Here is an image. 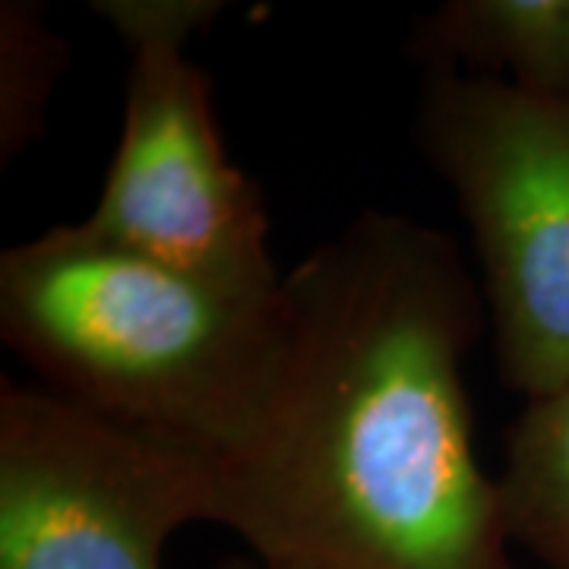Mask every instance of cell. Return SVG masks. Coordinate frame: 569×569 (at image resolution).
<instances>
[{
	"label": "cell",
	"mask_w": 569,
	"mask_h": 569,
	"mask_svg": "<svg viewBox=\"0 0 569 569\" xmlns=\"http://www.w3.org/2000/svg\"><path fill=\"white\" fill-rule=\"evenodd\" d=\"M488 326L452 238L367 209L282 276L212 522L266 569H516L462 367Z\"/></svg>",
	"instance_id": "1"
},
{
	"label": "cell",
	"mask_w": 569,
	"mask_h": 569,
	"mask_svg": "<svg viewBox=\"0 0 569 569\" xmlns=\"http://www.w3.org/2000/svg\"><path fill=\"white\" fill-rule=\"evenodd\" d=\"M415 146L471 231L500 380L529 402L569 387V108L425 70Z\"/></svg>",
	"instance_id": "4"
},
{
	"label": "cell",
	"mask_w": 569,
	"mask_h": 569,
	"mask_svg": "<svg viewBox=\"0 0 569 569\" xmlns=\"http://www.w3.org/2000/svg\"><path fill=\"white\" fill-rule=\"evenodd\" d=\"M279 291L238 298L58 224L0 253V339L44 389L219 456L253 408Z\"/></svg>",
	"instance_id": "2"
},
{
	"label": "cell",
	"mask_w": 569,
	"mask_h": 569,
	"mask_svg": "<svg viewBox=\"0 0 569 569\" xmlns=\"http://www.w3.org/2000/svg\"><path fill=\"white\" fill-rule=\"evenodd\" d=\"M212 512L209 452L0 383V569H162L171 535Z\"/></svg>",
	"instance_id": "5"
},
{
	"label": "cell",
	"mask_w": 569,
	"mask_h": 569,
	"mask_svg": "<svg viewBox=\"0 0 569 569\" xmlns=\"http://www.w3.org/2000/svg\"><path fill=\"white\" fill-rule=\"evenodd\" d=\"M67 63V41L51 29L44 3H0V164L41 140L48 102Z\"/></svg>",
	"instance_id": "8"
},
{
	"label": "cell",
	"mask_w": 569,
	"mask_h": 569,
	"mask_svg": "<svg viewBox=\"0 0 569 569\" xmlns=\"http://www.w3.org/2000/svg\"><path fill=\"white\" fill-rule=\"evenodd\" d=\"M408 54L569 108V0H447L415 22Z\"/></svg>",
	"instance_id": "6"
},
{
	"label": "cell",
	"mask_w": 569,
	"mask_h": 569,
	"mask_svg": "<svg viewBox=\"0 0 569 569\" xmlns=\"http://www.w3.org/2000/svg\"><path fill=\"white\" fill-rule=\"evenodd\" d=\"M497 485L512 545L569 569V387L529 402L509 427Z\"/></svg>",
	"instance_id": "7"
},
{
	"label": "cell",
	"mask_w": 569,
	"mask_h": 569,
	"mask_svg": "<svg viewBox=\"0 0 569 569\" xmlns=\"http://www.w3.org/2000/svg\"><path fill=\"white\" fill-rule=\"evenodd\" d=\"M130 54L127 104L102 197L82 224L104 241L238 298L282 288L257 183L224 152L209 77L187 54L219 0H96Z\"/></svg>",
	"instance_id": "3"
},
{
	"label": "cell",
	"mask_w": 569,
	"mask_h": 569,
	"mask_svg": "<svg viewBox=\"0 0 569 569\" xmlns=\"http://www.w3.org/2000/svg\"><path fill=\"white\" fill-rule=\"evenodd\" d=\"M219 569H266L263 563H253V560H224Z\"/></svg>",
	"instance_id": "9"
}]
</instances>
